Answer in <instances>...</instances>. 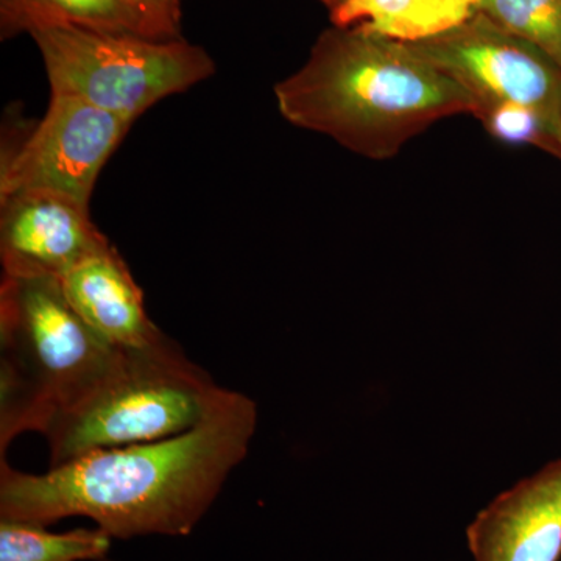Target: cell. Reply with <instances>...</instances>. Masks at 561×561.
Wrapping results in <instances>:
<instances>
[{"instance_id": "2e32d148", "label": "cell", "mask_w": 561, "mask_h": 561, "mask_svg": "<svg viewBox=\"0 0 561 561\" xmlns=\"http://www.w3.org/2000/svg\"><path fill=\"white\" fill-rule=\"evenodd\" d=\"M321 2L327 3V5L330 7V10H332L335 9L342 0H321Z\"/></svg>"}, {"instance_id": "5bb4252c", "label": "cell", "mask_w": 561, "mask_h": 561, "mask_svg": "<svg viewBox=\"0 0 561 561\" xmlns=\"http://www.w3.org/2000/svg\"><path fill=\"white\" fill-rule=\"evenodd\" d=\"M481 11L530 41L561 66V0H483Z\"/></svg>"}, {"instance_id": "e0dca14e", "label": "cell", "mask_w": 561, "mask_h": 561, "mask_svg": "<svg viewBox=\"0 0 561 561\" xmlns=\"http://www.w3.org/2000/svg\"><path fill=\"white\" fill-rule=\"evenodd\" d=\"M147 2H149V0H147ZM149 3H150V2H149ZM150 5H151V3H150ZM151 7H153V5H151ZM169 21H171V20H169Z\"/></svg>"}, {"instance_id": "9c48e42d", "label": "cell", "mask_w": 561, "mask_h": 561, "mask_svg": "<svg viewBox=\"0 0 561 561\" xmlns=\"http://www.w3.org/2000/svg\"><path fill=\"white\" fill-rule=\"evenodd\" d=\"M467 541L472 561H560L561 459L494 497Z\"/></svg>"}, {"instance_id": "8fae6325", "label": "cell", "mask_w": 561, "mask_h": 561, "mask_svg": "<svg viewBox=\"0 0 561 561\" xmlns=\"http://www.w3.org/2000/svg\"><path fill=\"white\" fill-rule=\"evenodd\" d=\"M3 33L31 32L46 25L128 33L154 39L180 38L179 24L147 0H0Z\"/></svg>"}, {"instance_id": "8992f818", "label": "cell", "mask_w": 561, "mask_h": 561, "mask_svg": "<svg viewBox=\"0 0 561 561\" xmlns=\"http://www.w3.org/2000/svg\"><path fill=\"white\" fill-rule=\"evenodd\" d=\"M413 46L468 92L472 116L489 106H523L561 128L559 62L482 11L460 27Z\"/></svg>"}, {"instance_id": "ac0fdd59", "label": "cell", "mask_w": 561, "mask_h": 561, "mask_svg": "<svg viewBox=\"0 0 561 561\" xmlns=\"http://www.w3.org/2000/svg\"><path fill=\"white\" fill-rule=\"evenodd\" d=\"M101 561H111V560H105V559H103V560H101Z\"/></svg>"}, {"instance_id": "277c9868", "label": "cell", "mask_w": 561, "mask_h": 561, "mask_svg": "<svg viewBox=\"0 0 561 561\" xmlns=\"http://www.w3.org/2000/svg\"><path fill=\"white\" fill-rule=\"evenodd\" d=\"M221 389L171 339L150 348L122 350L101 381L44 430L50 467L191 431Z\"/></svg>"}, {"instance_id": "ba28073f", "label": "cell", "mask_w": 561, "mask_h": 561, "mask_svg": "<svg viewBox=\"0 0 561 561\" xmlns=\"http://www.w3.org/2000/svg\"><path fill=\"white\" fill-rule=\"evenodd\" d=\"M2 275L60 279L110 245L91 220L90 206L51 191H24L0 198Z\"/></svg>"}, {"instance_id": "7c38bea8", "label": "cell", "mask_w": 561, "mask_h": 561, "mask_svg": "<svg viewBox=\"0 0 561 561\" xmlns=\"http://www.w3.org/2000/svg\"><path fill=\"white\" fill-rule=\"evenodd\" d=\"M483 0H342L331 10L335 27L367 28L402 43L451 32L481 11Z\"/></svg>"}, {"instance_id": "7a4b0ae2", "label": "cell", "mask_w": 561, "mask_h": 561, "mask_svg": "<svg viewBox=\"0 0 561 561\" xmlns=\"http://www.w3.org/2000/svg\"><path fill=\"white\" fill-rule=\"evenodd\" d=\"M280 116L371 160H390L437 121L471 114L468 92L411 43L353 25L321 33L275 87Z\"/></svg>"}, {"instance_id": "3957f363", "label": "cell", "mask_w": 561, "mask_h": 561, "mask_svg": "<svg viewBox=\"0 0 561 561\" xmlns=\"http://www.w3.org/2000/svg\"><path fill=\"white\" fill-rule=\"evenodd\" d=\"M72 308L54 276L2 275L0 459L24 432H39L101 381L119 357Z\"/></svg>"}, {"instance_id": "4fadbf2b", "label": "cell", "mask_w": 561, "mask_h": 561, "mask_svg": "<svg viewBox=\"0 0 561 561\" xmlns=\"http://www.w3.org/2000/svg\"><path fill=\"white\" fill-rule=\"evenodd\" d=\"M111 540L101 527L57 534L41 524L0 519V561H101Z\"/></svg>"}, {"instance_id": "6da1fadb", "label": "cell", "mask_w": 561, "mask_h": 561, "mask_svg": "<svg viewBox=\"0 0 561 561\" xmlns=\"http://www.w3.org/2000/svg\"><path fill=\"white\" fill-rule=\"evenodd\" d=\"M256 402L221 389L205 420L165 440L106 449L28 474L0 459V519H91L113 538L186 537L249 453Z\"/></svg>"}, {"instance_id": "52a82bcc", "label": "cell", "mask_w": 561, "mask_h": 561, "mask_svg": "<svg viewBox=\"0 0 561 561\" xmlns=\"http://www.w3.org/2000/svg\"><path fill=\"white\" fill-rule=\"evenodd\" d=\"M133 124L79 99L51 95L43 121L2 157L0 198L51 191L90 206L103 165Z\"/></svg>"}, {"instance_id": "9a60e30c", "label": "cell", "mask_w": 561, "mask_h": 561, "mask_svg": "<svg viewBox=\"0 0 561 561\" xmlns=\"http://www.w3.org/2000/svg\"><path fill=\"white\" fill-rule=\"evenodd\" d=\"M162 16L180 25V0H149Z\"/></svg>"}, {"instance_id": "5b68a950", "label": "cell", "mask_w": 561, "mask_h": 561, "mask_svg": "<svg viewBox=\"0 0 561 561\" xmlns=\"http://www.w3.org/2000/svg\"><path fill=\"white\" fill-rule=\"evenodd\" d=\"M51 95H68L136 122L154 103L214 73L202 47L181 38L91 31L72 25L32 28Z\"/></svg>"}, {"instance_id": "30bf717a", "label": "cell", "mask_w": 561, "mask_h": 561, "mask_svg": "<svg viewBox=\"0 0 561 561\" xmlns=\"http://www.w3.org/2000/svg\"><path fill=\"white\" fill-rule=\"evenodd\" d=\"M60 283L81 319L116 348H150L168 341L151 321L142 290L111 243L70 268Z\"/></svg>"}]
</instances>
